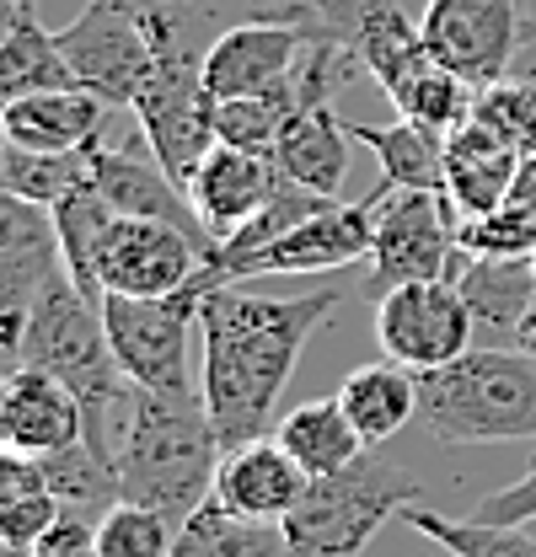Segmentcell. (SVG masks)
Here are the masks:
<instances>
[{
    "instance_id": "d6a6232c",
    "label": "cell",
    "mask_w": 536,
    "mask_h": 557,
    "mask_svg": "<svg viewBox=\"0 0 536 557\" xmlns=\"http://www.w3.org/2000/svg\"><path fill=\"white\" fill-rule=\"evenodd\" d=\"M86 156H49V150H27V145H11L0 135V188L54 209L86 177Z\"/></svg>"
},
{
    "instance_id": "ac0fdd59",
    "label": "cell",
    "mask_w": 536,
    "mask_h": 557,
    "mask_svg": "<svg viewBox=\"0 0 536 557\" xmlns=\"http://www.w3.org/2000/svg\"><path fill=\"white\" fill-rule=\"evenodd\" d=\"M102 113L108 102L81 86L33 91L0 108V135L27 150H49V156H86L102 145Z\"/></svg>"
},
{
    "instance_id": "484cf974",
    "label": "cell",
    "mask_w": 536,
    "mask_h": 557,
    "mask_svg": "<svg viewBox=\"0 0 536 557\" xmlns=\"http://www.w3.org/2000/svg\"><path fill=\"white\" fill-rule=\"evenodd\" d=\"M60 86H75V75L60 54V38L33 16V0H27L16 27L0 38V108L33 91H60Z\"/></svg>"
},
{
    "instance_id": "f35d334b",
    "label": "cell",
    "mask_w": 536,
    "mask_h": 557,
    "mask_svg": "<svg viewBox=\"0 0 536 557\" xmlns=\"http://www.w3.org/2000/svg\"><path fill=\"white\" fill-rule=\"evenodd\" d=\"M33 493H49L44 456H27V450L0 445V504H16V498H33Z\"/></svg>"
},
{
    "instance_id": "1f68e13d",
    "label": "cell",
    "mask_w": 536,
    "mask_h": 557,
    "mask_svg": "<svg viewBox=\"0 0 536 557\" xmlns=\"http://www.w3.org/2000/svg\"><path fill=\"white\" fill-rule=\"evenodd\" d=\"M306 113L295 81L284 91H264V97H231V102H215V135L220 145H242V150H264L273 156V145L284 135V124Z\"/></svg>"
},
{
    "instance_id": "52a82bcc",
    "label": "cell",
    "mask_w": 536,
    "mask_h": 557,
    "mask_svg": "<svg viewBox=\"0 0 536 557\" xmlns=\"http://www.w3.org/2000/svg\"><path fill=\"white\" fill-rule=\"evenodd\" d=\"M54 38L75 86L102 97L108 108H134L139 86L156 75V44L139 0H86L81 16L65 22Z\"/></svg>"
},
{
    "instance_id": "ee69618b",
    "label": "cell",
    "mask_w": 536,
    "mask_h": 557,
    "mask_svg": "<svg viewBox=\"0 0 536 557\" xmlns=\"http://www.w3.org/2000/svg\"><path fill=\"white\" fill-rule=\"evenodd\" d=\"M532 269H536V258H532Z\"/></svg>"
},
{
    "instance_id": "e575fe53",
    "label": "cell",
    "mask_w": 536,
    "mask_h": 557,
    "mask_svg": "<svg viewBox=\"0 0 536 557\" xmlns=\"http://www.w3.org/2000/svg\"><path fill=\"white\" fill-rule=\"evenodd\" d=\"M178 525L145 504L119 498L108 515H97V553L102 557H172Z\"/></svg>"
},
{
    "instance_id": "83f0119b",
    "label": "cell",
    "mask_w": 536,
    "mask_h": 557,
    "mask_svg": "<svg viewBox=\"0 0 536 557\" xmlns=\"http://www.w3.org/2000/svg\"><path fill=\"white\" fill-rule=\"evenodd\" d=\"M172 557H284V536H279V525L236 520L231 509L204 498L199 509L178 525Z\"/></svg>"
},
{
    "instance_id": "d590c367",
    "label": "cell",
    "mask_w": 536,
    "mask_h": 557,
    "mask_svg": "<svg viewBox=\"0 0 536 557\" xmlns=\"http://www.w3.org/2000/svg\"><path fill=\"white\" fill-rule=\"evenodd\" d=\"M65 515V504L54 498V493H33V498H16V504H0V536L16 547V553L27 557L38 547V536L54 525Z\"/></svg>"
},
{
    "instance_id": "3957f363",
    "label": "cell",
    "mask_w": 536,
    "mask_h": 557,
    "mask_svg": "<svg viewBox=\"0 0 536 557\" xmlns=\"http://www.w3.org/2000/svg\"><path fill=\"white\" fill-rule=\"evenodd\" d=\"M418 423L440 445L536 440V354L472 344L451 364L418 370Z\"/></svg>"
},
{
    "instance_id": "f546056e",
    "label": "cell",
    "mask_w": 536,
    "mask_h": 557,
    "mask_svg": "<svg viewBox=\"0 0 536 557\" xmlns=\"http://www.w3.org/2000/svg\"><path fill=\"white\" fill-rule=\"evenodd\" d=\"M86 161H92V156H86ZM113 214H119V209L97 194L92 172L54 205V225H60V242H65L70 278H75L86 295H97V300H102V289H97V252H102V236H108Z\"/></svg>"
},
{
    "instance_id": "6da1fadb",
    "label": "cell",
    "mask_w": 536,
    "mask_h": 557,
    "mask_svg": "<svg viewBox=\"0 0 536 557\" xmlns=\"http://www.w3.org/2000/svg\"><path fill=\"white\" fill-rule=\"evenodd\" d=\"M338 300H343L338 284L317 289V295H253V289L220 284L204 295L199 392L226 450L264 440L273 429V408H279L306 344L322 333Z\"/></svg>"
},
{
    "instance_id": "7402d4cb",
    "label": "cell",
    "mask_w": 536,
    "mask_h": 557,
    "mask_svg": "<svg viewBox=\"0 0 536 557\" xmlns=\"http://www.w3.org/2000/svg\"><path fill=\"white\" fill-rule=\"evenodd\" d=\"M338 408L349 413V423L360 429V440L376 450L387 445L398 429H407L418 418V375L398 364V359H381V364H360L343 375V386L333 392Z\"/></svg>"
},
{
    "instance_id": "d6986e66",
    "label": "cell",
    "mask_w": 536,
    "mask_h": 557,
    "mask_svg": "<svg viewBox=\"0 0 536 557\" xmlns=\"http://www.w3.org/2000/svg\"><path fill=\"white\" fill-rule=\"evenodd\" d=\"M515 172H521V150L494 139L483 124L467 119L456 135H446V199L456 205L462 220L510 205Z\"/></svg>"
},
{
    "instance_id": "603a6c76",
    "label": "cell",
    "mask_w": 536,
    "mask_h": 557,
    "mask_svg": "<svg viewBox=\"0 0 536 557\" xmlns=\"http://www.w3.org/2000/svg\"><path fill=\"white\" fill-rule=\"evenodd\" d=\"M279 445L301 461L306 478H328L343 472L354 456H365L370 445L360 440V429L349 423V413L338 408V397H312L301 408L279 418Z\"/></svg>"
},
{
    "instance_id": "7bdbcfd3",
    "label": "cell",
    "mask_w": 536,
    "mask_h": 557,
    "mask_svg": "<svg viewBox=\"0 0 536 557\" xmlns=\"http://www.w3.org/2000/svg\"><path fill=\"white\" fill-rule=\"evenodd\" d=\"M0 557H22V553H16V547H11V542H5V536H0Z\"/></svg>"
},
{
    "instance_id": "44dd1931",
    "label": "cell",
    "mask_w": 536,
    "mask_h": 557,
    "mask_svg": "<svg viewBox=\"0 0 536 557\" xmlns=\"http://www.w3.org/2000/svg\"><path fill=\"white\" fill-rule=\"evenodd\" d=\"M456 289L477 333H488L494 344H515L526 311L536 306V269L532 258H467Z\"/></svg>"
},
{
    "instance_id": "cb8c5ba5",
    "label": "cell",
    "mask_w": 536,
    "mask_h": 557,
    "mask_svg": "<svg viewBox=\"0 0 536 557\" xmlns=\"http://www.w3.org/2000/svg\"><path fill=\"white\" fill-rule=\"evenodd\" d=\"M349 135L381 161V183L446 194V135L407 124V119H398V124H349Z\"/></svg>"
},
{
    "instance_id": "30bf717a",
    "label": "cell",
    "mask_w": 536,
    "mask_h": 557,
    "mask_svg": "<svg viewBox=\"0 0 536 557\" xmlns=\"http://www.w3.org/2000/svg\"><path fill=\"white\" fill-rule=\"evenodd\" d=\"M60 274H70V263L54 209L0 188V359L5 364L33 306L49 295V284Z\"/></svg>"
},
{
    "instance_id": "2e32d148",
    "label": "cell",
    "mask_w": 536,
    "mask_h": 557,
    "mask_svg": "<svg viewBox=\"0 0 536 557\" xmlns=\"http://www.w3.org/2000/svg\"><path fill=\"white\" fill-rule=\"evenodd\" d=\"M306 472L301 461L279 445V434H264V440H247L236 450L220 456V472H215V504L231 509L236 520H253V525H279L301 493H306Z\"/></svg>"
},
{
    "instance_id": "ffe728a7",
    "label": "cell",
    "mask_w": 536,
    "mask_h": 557,
    "mask_svg": "<svg viewBox=\"0 0 536 557\" xmlns=\"http://www.w3.org/2000/svg\"><path fill=\"white\" fill-rule=\"evenodd\" d=\"M349 145H354L349 124L333 113V102H322V108H306L284 124V135L273 145V161L290 183H301L322 199H338V188L349 177Z\"/></svg>"
},
{
    "instance_id": "4dcf8cb0",
    "label": "cell",
    "mask_w": 536,
    "mask_h": 557,
    "mask_svg": "<svg viewBox=\"0 0 536 557\" xmlns=\"http://www.w3.org/2000/svg\"><path fill=\"white\" fill-rule=\"evenodd\" d=\"M44 472H49V493L75 509V515H108L119 498H124V487H119V472L86 445V440H75L65 450H54V456H44Z\"/></svg>"
},
{
    "instance_id": "7c38bea8",
    "label": "cell",
    "mask_w": 536,
    "mask_h": 557,
    "mask_svg": "<svg viewBox=\"0 0 536 557\" xmlns=\"http://www.w3.org/2000/svg\"><path fill=\"white\" fill-rule=\"evenodd\" d=\"M418 27L424 49L467 86L504 81L526 44V16L515 0H429Z\"/></svg>"
},
{
    "instance_id": "277c9868",
    "label": "cell",
    "mask_w": 536,
    "mask_h": 557,
    "mask_svg": "<svg viewBox=\"0 0 536 557\" xmlns=\"http://www.w3.org/2000/svg\"><path fill=\"white\" fill-rule=\"evenodd\" d=\"M407 504H418V478L376 445L343 472L306 483L301 504L279 520L284 557H360L370 536L398 520Z\"/></svg>"
},
{
    "instance_id": "74e56055",
    "label": "cell",
    "mask_w": 536,
    "mask_h": 557,
    "mask_svg": "<svg viewBox=\"0 0 536 557\" xmlns=\"http://www.w3.org/2000/svg\"><path fill=\"white\" fill-rule=\"evenodd\" d=\"M27 557H102L97 553V520L92 515H75V509H65L44 536H38V547Z\"/></svg>"
},
{
    "instance_id": "836d02e7",
    "label": "cell",
    "mask_w": 536,
    "mask_h": 557,
    "mask_svg": "<svg viewBox=\"0 0 536 557\" xmlns=\"http://www.w3.org/2000/svg\"><path fill=\"white\" fill-rule=\"evenodd\" d=\"M472 124H483L494 139H504L510 150H536V81H494V86H477L472 97Z\"/></svg>"
},
{
    "instance_id": "8992f818",
    "label": "cell",
    "mask_w": 536,
    "mask_h": 557,
    "mask_svg": "<svg viewBox=\"0 0 536 557\" xmlns=\"http://www.w3.org/2000/svg\"><path fill=\"white\" fill-rule=\"evenodd\" d=\"M387 194H392V183H381L360 205H328L322 214H312L295 231H284L279 242H268V247L247 252V258H231V263H204L194 278L209 295L220 284H242V278H258V274H328V269H349V263L370 258L376 220H381Z\"/></svg>"
},
{
    "instance_id": "ba28073f",
    "label": "cell",
    "mask_w": 536,
    "mask_h": 557,
    "mask_svg": "<svg viewBox=\"0 0 536 557\" xmlns=\"http://www.w3.org/2000/svg\"><path fill=\"white\" fill-rule=\"evenodd\" d=\"M456 231H462V214L446 194L392 188L376 220V242H370V289L387 295L398 284L456 278L467 263Z\"/></svg>"
},
{
    "instance_id": "7a4b0ae2",
    "label": "cell",
    "mask_w": 536,
    "mask_h": 557,
    "mask_svg": "<svg viewBox=\"0 0 536 557\" xmlns=\"http://www.w3.org/2000/svg\"><path fill=\"white\" fill-rule=\"evenodd\" d=\"M220 456L226 445L209 423L204 392H145L139 386L130 445L119 461V487L130 504H145L167 515L172 525H183L215 493Z\"/></svg>"
},
{
    "instance_id": "ab89813d",
    "label": "cell",
    "mask_w": 536,
    "mask_h": 557,
    "mask_svg": "<svg viewBox=\"0 0 536 557\" xmlns=\"http://www.w3.org/2000/svg\"><path fill=\"white\" fill-rule=\"evenodd\" d=\"M510 205L536 209V150L521 156V172H515V188H510Z\"/></svg>"
},
{
    "instance_id": "4316f807",
    "label": "cell",
    "mask_w": 536,
    "mask_h": 557,
    "mask_svg": "<svg viewBox=\"0 0 536 557\" xmlns=\"http://www.w3.org/2000/svg\"><path fill=\"white\" fill-rule=\"evenodd\" d=\"M387 97H392V108H398L407 124H424V129H435V135H456L472 119L477 86H467L456 70H446L429 54L418 70H407Z\"/></svg>"
},
{
    "instance_id": "f1b7e54d",
    "label": "cell",
    "mask_w": 536,
    "mask_h": 557,
    "mask_svg": "<svg viewBox=\"0 0 536 557\" xmlns=\"http://www.w3.org/2000/svg\"><path fill=\"white\" fill-rule=\"evenodd\" d=\"M402 525H413L424 542L446 547L451 557H536V536L526 525H494V520H451V515H435L424 504H407L398 515Z\"/></svg>"
},
{
    "instance_id": "5bb4252c",
    "label": "cell",
    "mask_w": 536,
    "mask_h": 557,
    "mask_svg": "<svg viewBox=\"0 0 536 557\" xmlns=\"http://www.w3.org/2000/svg\"><path fill=\"white\" fill-rule=\"evenodd\" d=\"M86 172H92L97 194L119 209V214L178 225L183 236L199 242L204 258L215 252V236L204 231V220H199V209H194V199H188V188H183L156 156H145L139 145H97L92 161H86Z\"/></svg>"
},
{
    "instance_id": "9a60e30c",
    "label": "cell",
    "mask_w": 536,
    "mask_h": 557,
    "mask_svg": "<svg viewBox=\"0 0 536 557\" xmlns=\"http://www.w3.org/2000/svg\"><path fill=\"white\" fill-rule=\"evenodd\" d=\"M75 440H86L81 397L38 364H11L0 375V445L27 456H54Z\"/></svg>"
},
{
    "instance_id": "b9f144b4",
    "label": "cell",
    "mask_w": 536,
    "mask_h": 557,
    "mask_svg": "<svg viewBox=\"0 0 536 557\" xmlns=\"http://www.w3.org/2000/svg\"><path fill=\"white\" fill-rule=\"evenodd\" d=\"M22 5H27V0H0V38H5V33L16 27V16H22Z\"/></svg>"
},
{
    "instance_id": "5b68a950",
    "label": "cell",
    "mask_w": 536,
    "mask_h": 557,
    "mask_svg": "<svg viewBox=\"0 0 536 557\" xmlns=\"http://www.w3.org/2000/svg\"><path fill=\"white\" fill-rule=\"evenodd\" d=\"M11 364H38L49 375H60L70 392L81 397V413L113 408L134 392V381L124 375L119 354L108 344L102 327V300L86 295L70 274L49 284V295L33 306L22 338L11 348Z\"/></svg>"
},
{
    "instance_id": "d4e9b609",
    "label": "cell",
    "mask_w": 536,
    "mask_h": 557,
    "mask_svg": "<svg viewBox=\"0 0 536 557\" xmlns=\"http://www.w3.org/2000/svg\"><path fill=\"white\" fill-rule=\"evenodd\" d=\"M354 54L381 81V91H392L407 70H418L429 60L424 27L402 11L398 0H360L354 5Z\"/></svg>"
},
{
    "instance_id": "9c48e42d",
    "label": "cell",
    "mask_w": 536,
    "mask_h": 557,
    "mask_svg": "<svg viewBox=\"0 0 536 557\" xmlns=\"http://www.w3.org/2000/svg\"><path fill=\"white\" fill-rule=\"evenodd\" d=\"M199 278L188 289L156 295V300L102 295L108 344H113L134 386H145V392H194L188 386V327H199Z\"/></svg>"
},
{
    "instance_id": "8fae6325",
    "label": "cell",
    "mask_w": 536,
    "mask_h": 557,
    "mask_svg": "<svg viewBox=\"0 0 536 557\" xmlns=\"http://www.w3.org/2000/svg\"><path fill=\"white\" fill-rule=\"evenodd\" d=\"M477 327L472 311L456 289V278H424V284H398L381 295L376 306V344L387 359L418 370L451 364L456 354H467Z\"/></svg>"
},
{
    "instance_id": "4fadbf2b",
    "label": "cell",
    "mask_w": 536,
    "mask_h": 557,
    "mask_svg": "<svg viewBox=\"0 0 536 557\" xmlns=\"http://www.w3.org/2000/svg\"><path fill=\"white\" fill-rule=\"evenodd\" d=\"M199 263V242L183 236L178 225L113 214V225L102 236V252H97V289L102 295H134V300L178 295V289L194 284Z\"/></svg>"
},
{
    "instance_id": "e0dca14e",
    "label": "cell",
    "mask_w": 536,
    "mask_h": 557,
    "mask_svg": "<svg viewBox=\"0 0 536 557\" xmlns=\"http://www.w3.org/2000/svg\"><path fill=\"white\" fill-rule=\"evenodd\" d=\"M279 161L264 156V150H242V145H215L209 156L199 161L194 183H188V199L199 209L204 231L220 242H231L258 209L273 199L279 188Z\"/></svg>"
},
{
    "instance_id": "8d00e7d4",
    "label": "cell",
    "mask_w": 536,
    "mask_h": 557,
    "mask_svg": "<svg viewBox=\"0 0 536 557\" xmlns=\"http://www.w3.org/2000/svg\"><path fill=\"white\" fill-rule=\"evenodd\" d=\"M477 520H494V525H532L536 520V456L515 483L499 487V493H488V498L477 504Z\"/></svg>"
},
{
    "instance_id": "60d3db41",
    "label": "cell",
    "mask_w": 536,
    "mask_h": 557,
    "mask_svg": "<svg viewBox=\"0 0 536 557\" xmlns=\"http://www.w3.org/2000/svg\"><path fill=\"white\" fill-rule=\"evenodd\" d=\"M515 348H526V354H536V306L526 311V322H521V333H515Z\"/></svg>"
}]
</instances>
